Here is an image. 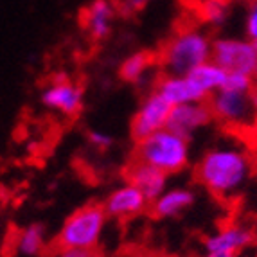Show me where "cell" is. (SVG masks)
<instances>
[{
	"mask_svg": "<svg viewBox=\"0 0 257 257\" xmlns=\"http://www.w3.org/2000/svg\"><path fill=\"white\" fill-rule=\"evenodd\" d=\"M196 178L214 196L232 198L239 193L252 173V160L246 151L234 146L209 150L196 164Z\"/></svg>",
	"mask_w": 257,
	"mask_h": 257,
	"instance_id": "obj_1",
	"label": "cell"
},
{
	"mask_svg": "<svg viewBox=\"0 0 257 257\" xmlns=\"http://www.w3.org/2000/svg\"><path fill=\"white\" fill-rule=\"evenodd\" d=\"M212 40L200 29L187 27L176 31L160 52V65L167 76H185L210 60Z\"/></svg>",
	"mask_w": 257,
	"mask_h": 257,
	"instance_id": "obj_2",
	"label": "cell"
},
{
	"mask_svg": "<svg viewBox=\"0 0 257 257\" xmlns=\"http://www.w3.org/2000/svg\"><path fill=\"white\" fill-rule=\"evenodd\" d=\"M135 159L157 167L167 176L178 175L189 166V139L169 128L159 130L135 144Z\"/></svg>",
	"mask_w": 257,
	"mask_h": 257,
	"instance_id": "obj_3",
	"label": "cell"
},
{
	"mask_svg": "<svg viewBox=\"0 0 257 257\" xmlns=\"http://www.w3.org/2000/svg\"><path fill=\"white\" fill-rule=\"evenodd\" d=\"M103 203H86L74 210L61 225L56 236V248L97 250L108 223Z\"/></svg>",
	"mask_w": 257,
	"mask_h": 257,
	"instance_id": "obj_4",
	"label": "cell"
},
{
	"mask_svg": "<svg viewBox=\"0 0 257 257\" xmlns=\"http://www.w3.org/2000/svg\"><path fill=\"white\" fill-rule=\"evenodd\" d=\"M214 119L232 128L257 126V88L248 92L219 88L209 97Z\"/></svg>",
	"mask_w": 257,
	"mask_h": 257,
	"instance_id": "obj_5",
	"label": "cell"
},
{
	"mask_svg": "<svg viewBox=\"0 0 257 257\" xmlns=\"http://www.w3.org/2000/svg\"><path fill=\"white\" fill-rule=\"evenodd\" d=\"M210 60L225 72H239L253 77L257 69V45L250 40L218 38L212 42Z\"/></svg>",
	"mask_w": 257,
	"mask_h": 257,
	"instance_id": "obj_6",
	"label": "cell"
},
{
	"mask_svg": "<svg viewBox=\"0 0 257 257\" xmlns=\"http://www.w3.org/2000/svg\"><path fill=\"white\" fill-rule=\"evenodd\" d=\"M171 104L166 99L153 90L142 99L135 115L132 120V137L135 142L144 141L150 135L157 133L159 130L167 128L169 115H171Z\"/></svg>",
	"mask_w": 257,
	"mask_h": 257,
	"instance_id": "obj_7",
	"label": "cell"
},
{
	"mask_svg": "<svg viewBox=\"0 0 257 257\" xmlns=\"http://www.w3.org/2000/svg\"><path fill=\"white\" fill-rule=\"evenodd\" d=\"M40 101L49 110L60 111L67 117H74L81 111L85 92L77 83L70 81L65 74H56L52 81L43 88Z\"/></svg>",
	"mask_w": 257,
	"mask_h": 257,
	"instance_id": "obj_8",
	"label": "cell"
},
{
	"mask_svg": "<svg viewBox=\"0 0 257 257\" xmlns=\"http://www.w3.org/2000/svg\"><path fill=\"white\" fill-rule=\"evenodd\" d=\"M103 207L106 210L108 218L132 219L141 216L150 207V202L135 185L124 182L108 194L106 200L103 202Z\"/></svg>",
	"mask_w": 257,
	"mask_h": 257,
	"instance_id": "obj_9",
	"label": "cell"
},
{
	"mask_svg": "<svg viewBox=\"0 0 257 257\" xmlns=\"http://www.w3.org/2000/svg\"><path fill=\"white\" fill-rule=\"evenodd\" d=\"M212 119H214V115H212L209 101L185 103L171 108L167 128L189 139L196 130L207 126Z\"/></svg>",
	"mask_w": 257,
	"mask_h": 257,
	"instance_id": "obj_10",
	"label": "cell"
},
{
	"mask_svg": "<svg viewBox=\"0 0 257 257\" xmlns=\"http://www.w3.org/2000/svg\"><path fill=\"white\" fill-rule=\"evenodd\" d=\"M115 15L117 8L111 0H92L81 13L83 29L90 36V40L104 42L111 35Z\"/></svg>",
	"mask_w": 257,
	"mask_h": 257,
	"instance_id": "obj_11",
	"label": "cell"
},
{
	"mask_svg": "<svg viewBox=\"0 0 257 257\" xmlns=\"http://www.w3.org/2000/svg\"><path fill=\"white\" fill-rule=\"evenodd\" d=\"M167 180L169 176L166 173L137 159H133L126 169V182L135 185L148 198L150 205L167 189Z\"/></svg>",
	"mask_w": 257,
	"mask_h": 257,
	"instance_id": "obj_12",
	"label": "cell"
},
{
	"mask_svg": "<svg viewBox=\"0 0 257 257\" xmlns=\"http://www.w3.org/2000/svg\"><path fill=\"white\" fill-rule=\"evenodd\" d=\"M155 90L159 92L171 106L196 103V101H209L207 95L194 85V81L187 74L185 76H167V74H164L157 81Z\"/></svg>",
	"mask_w": 257,
	"mask_h": 257,
	"instance_id": "obj_13",
	"label": "cell"
},
{
	"mask_svg": "<svg viewBox=\"0 0 257 257\" xmlns=\"http://www.w3.org/2000/svg\"><path fill=\"white\" fill-rule=\"evenodd\" d=\"M255 241V232L250 227L244 225H227L219 228L212 236L205 239L207 252H228V253H239L241 250L252 246Z\"/></svg>",
	"mask_w": 257,
	"mask_h": 257,
	"instance_id": "obj_14",
	"label": "cell"
},
{
	"mask_svg": "<svg viewBox=\"0 0 257 257\" xmlns=\"http://www.w3.org/2000/svg\"><path fill=\"white\" fill-rule=\"evenodd\" d=\"M196 202V194L189 187H171L166 189L155 202H151V212L155 218L167 219L176 218L182 212L189 210Z\"/></svg>",
	"mask_w": 257,
	"mask_h": 257,
	"instance_id": "obj_15",
	"label": "cell"
},
{
	"mask_svg": "<svg viewBox=\"0 0 257 257\" xmlns=\"http://www.w3.org/2000/svg\"><path fill=\"white\" fill-rule=\"evenodd\" d=\"M187 76L193 79L194 85H196L198 88L207 95V99H209L210 95L214 94V92H218L223 86L227 72H225L219 65H216L212 60H209L200 65V67H196V69H193Z\"/></svg>",
	"mask_w": 257,
	"mask_h": 257,
	"instance_id": "obj_16",
	"label": "cell"
},
{
	"mask_svg": "<svg viewBox=\"0 0 257 257\" xmlns=\"http://www.w3.org/2000/svg\"><path fill=\"white\" fill-rule=\"evenodd\" d=\"M47 244V232L40 223H33L26 227L15 239V248L18 253L27 257H36L45 250Z\"/></svg>",
	"mask_w": 257,
	"mask_h": 257,
	"instance_id": "obj_17",
	"label": "cell"
},
{
	"mask_svg": "<svg viewBox=\"0 0 257 257\" xmlns=\"http://www.w3.org/2000/svg\"><path fill=\"white\" fill-rule=\"evenodd\" d=\"M155 58L153 54L146 51L133 52L126 58L119 67V76L122 81L126 83H139L142 81V77L150 72L151 65H153Z\"/></svg>",
	"mask_w": 257,
	"mask_h": 257,
	"instance_id": "obj_18",
	"label": "cell"
},
{
	"mask_svg": "<svg viewBox=\"0 0 257 257\" xmlns=\"http://www.w3.org/2000/svg\"><path fill=\"white\" fill-rule=\"evenodd\" d=\"M200 17L205 24L212 27L223 26L228 18V2L227 0H203L200 8Z\"/></svg>",
	"mask_w": 257,
	"mask_h": 257,
	"instance_id": "obj_19",
	"label": "cell"
},
{
	"mask_svg": "<svg viewBox=\"0 0 257 257\" xmlns=\"http://www.w3.org/2000/svg\"><path fill=\"white\" fill-rule=\"evenodd\" d=\"M221 88L248 92V90H253L255 86H253L252 76H246V74H239V72H227V77H225V83H223Z\"/></svg>",
	"mask_w": 257,
	"mask_h": 257,
	"instance_id": "obj_20",
	"label": "cell"
},
{
	"mask_svg": "<svg viewBox=\"0 0 257 257\" xmlns=\"http://www.w3.org/2000/svg\"><path fill=\"white\" fill-rule=\"evenodd\" d=\"M86 139H88V144L94 146L95 150H108L113 144L111 135L101 132V130H90V132L86 133Z\"/></svg>",
	"mask_w": 257,
	"mask_h": 257,
	"instance_id": "obj_21",
	"label": "cell"
},
{
	"mask_svg": "<svg viewBox=\"0 0 257 257\" xmlns=\"http://www.w3.org/2000/svg\"><path fill=\"white\" fill-rule=\"evenodd\" d=\"M246 36L257 45V0H253L246 15Z\"/></svg>",
	"mask_w": 257,
	"mask_h": 257,
	"instance_id": "obj_22",
	"label": "cell"
},
{
	"mask_svg": "<svg viewBox=\"0 0 257 257\" xmlns=\"http://www.w3.org/2000/svg\"><path fill=\"white\" fill-rule=\"evenodd\" d=\"M52 257H99L97 250H83V248H56Z\"/></svg>",
	"mask_w": 257,
	"mask_h": 257,
	"instance_id": "obj_23",
	"label": "cell"
},
{
	"mask_svg": "<svg viewBox=\"0 0 257 257\" xmlns=\"http://www.w3.org/2000/svg\"><path fill=\"white\" fill-rule=\"evenodd\" d=\"M151 0H120V11L124 15L139 13L150 4Z\"/></svg>",
	"mask_w": 257,
	"mask_h": 257,
	"instance_id": "obj_24",
	"label": "cell"
},
{
	"mask_svg": "<svg viewBox=\"0 0 257 257\" xmlns=\"http://www.w3.org/2000/svg\"><path fill=\"white\" fill-rule=\"evenodd\" d=\"M205 257H237V253H228V252H207Z\"/></svg>",
	"mask_w": 257,
	"mask_h": 257,
	"instance_id": "obj_25",
	"label": "cell"
},
{
	"mask_svg": "<svg viewBox=\"0 0 257 257\" xmlns=\"http://www.w3.org/2000/svg\"><path fill=\"white\" fill-rule=\"evenodd\" d=\"M153 257H176V255H153Z\"/></svg>",
	"mask_w": 257,
	"mask_h": 257,
	"instance_id": "obj_26",
	"label": "cell"
},
{
	"mask_svg": "<svg viewBox=\"0 0 257 257\" xmlns=\"http://www.w3.org/2000/svg\"><path fill=\"white\" fill-rule=\"evenodd\" d=\"M253 79L257 81V69H255V74H253Z\"/></svg>",
	"mask_w": 257,
	"mask_h": 257,
	"instance_id": "obj_27",
	"label": "cell"
},
{
	"mask_svg": "<svg viewBox=\"0 0 257 257\" xmlns=\"http://www.w3.org/2000/svg\"><path fill=\"white\" fill-rule=\"evenodd\" d=\"M255 128H257V126H255ZM255 132H257V130H255Z\"/></svg>",
	"mask_w": 257,
	"mask_h": 257,
	"instance_id": "obj_28",
	"label": "cell"
}]
</instances>
